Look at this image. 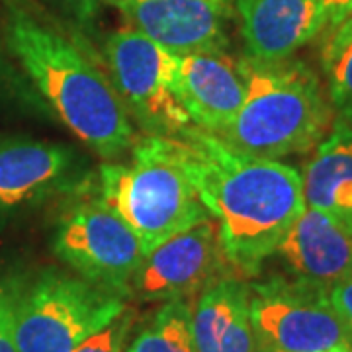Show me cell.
<instances>
[{"instance_id": "obj_1", "label": "cell", "mask_w": 352, "mask_h": 352, "mask_svg": "<svg viewBox=\"0 0 352 352\" xmlns=\"http://www.w3.org/2000/svg\"><path fill=\"white\" fill-rule=\"evenodd\" d=\"M173 143L217 226L227 263L243 276H256L305 210L302 175L274 159L235 151L196 126Z\"/></svg>"}, {"instance_id": "obj_2", "label": "cell", "mask_w": 352, "mask_h": 352, "mask_svg": "<svg viewBox=\"0 0 352 352\" xmlns=\"http://www.w3.org/2000/svg\"><path fill=\"white\" fill-rule=\"evenodd\" d=\"M8 45L25 75L76 138L102 159H118L133 143V126L112 80L61 34L12 10Z\"/></svg>"}, {"instance_id": "obj_3", "label": "cell", "mask_w": 352, "mask_h": 352, "mask_svg": "<svg viewBox=\"0 0 352 352\" xmlns=\"http://www.w3.org/2000/svg\"><path fill=\"white\" fill-rule=\"evenodd\" d=\"M247 98L229 126L217 133L231 149L263 159L298 155L317 147L333 127L335 112L314 69L300 59H239Z\"/></svg>"}, {"instance_id": "obj_4", "label": "cell", "mask_w": 352, "mask_h": 352, "mask_svg": "<svg viewBox=\"0 0 352 352\" xmlns=\"http://www.w3.org/2000/svg\"><path fill=\"white\" fill-rule=\"evenodd\" d=\"M131 153V164H102L100 198L133 229L147 256L164 241L212 217L176 155L173 138L147 135Z\"/></svg>"}, {"instance_id": "obj_5", "label": "cell", "mask_w": 352, "mask_h": 352, "mask_svg": "<svg viewBox=\"0 0 352 352\" xmlns=\"http://www.w3.org/2000/svg\"><path fill=\"white\" fill-rule=\"evenodd\" d=\"M127 309V300L78 274L39 272L18 288L16 342L20 352H75Z\"/></svg>"}, {"instance_id": "obj_6", "label": "cell", "mask_w": 352, "mask_h": 352, "mask_svg": "<svg viewBox=\"0 0 352 352\" xmlns=\"http://www.w3.org/2000/svg\"><path fill=\"white\" fill-rule=\"evenodd\" d=\"M76 194L80 198L59 217L53 251L80 278L131 298L133 278L145 261L141 241L100 196Z\"/></svg>"}, {"instance_id": "obj_7", "label": "cell", "mask_w": 352, "mask_h": 352, "mask_svg": "<svg viewBox=\"0 0 352 352\" xmlns=\"http://www.w3.org/2000/svg\"><path fill=\"white\" fill-rule=\"evenodd\" d=\"M106 61L124 108L149 135L175 138L194 126L175 92V55L133 28L106 39Z\"/></svg>"}, {"instance_id": "obj_8", "label": "cell", "mask_w": 352, "mask_h": 352, "mask_svg": "<svg viewBox=\"0 0 352 352\" xmlns=\"http://www.w3.org/2000/svg\"><path fill=\"white\" fill-rule=\"evenodd\" d=\"M251 323L258 349L325 352L351 346L329 289L298 278L251 284Z\"/></svg>"}, {"instance_id": "obj_9", "label": "cell", "mask_w": 352, "mask_h": 352, "mask_svg": "<svg viewBox=\"0 0 352 352\" xmlns=\"http://www.w3.org/2000/svg\"><path fill=\"white\" fill-rule=\"evenodd\" d=\"M226 263L215 221H201L145 256L133 278L131 296L143 302L190 300L221 278Z\"/></svg>"}, {"instance_id": "obj_10", "label": "cell", "mask_w": 352, "mask_h": 352, "mask_svg": "<svg viewBox=\"0 0 352 352\" xmlns=\"http://www.w3.org/2000/svg\"><path fill=\"white\" fill-rule=\"evenodd\" d=\"M85 164L71 147L28 138H0V215L22 212L85 186Z\"/></svg>"}, {"instance_id": "obj_11", "label": "cell", "mask_w": 352, "mask_h": 352, "mask_svg": "<svg viewBox=\"0 0 352 352\" xmlns=\"http://www.w3.org/2000/svg\"><path fill=\"white\" fill-rule=\"evenodd\" d=\"M133 30L173 55L227 47V6L214 0H112Z\"/></svg>"}, {"instance_id": "obj_12", "label": "cell", "mask_w": 352, "mask_h": 352, "mask_svg": "<svg viewBox=\"0 0 352 352\" xmlns=\"http://www.w3.org/2000/svg\"><path fill=\"white\" fill-rule=\"evenodd\" d=\"M175 92L190 122L208 133H221L247 98L239 61L223 51L175 55Z\"/></svg>"}, {"instance_id": "obj_13", "label": "cell", "mask_w": 352, "mask_h": 352, "mask_svg": "<svg viewBox=\"0 0 352 352\" xmlns=\"http://www.w3.org/2000/svg\"><path fill=\"white\" fill-rule=\"evenodd\" d=\"M247 57L282 61L294 57L327 25L323 0H235Z\"/></svg>"}, {"instance_id": "obj_14", "label": "cell", "mask_w": 352, "mask_h": 352, "mask_svg": "<svg viewBox=\"0 0 352 352\" xmlns=\"http://www.w3.org/2000/svg\"><path fill=\"white\" fill-rule=\"evenodd\" d=\"M274 254L298 280L325 289L352 278V235L307 206Z\"/></svg>"}, {"instance_id": "obj_15", "label": "cell", "mask_w": 352, "mask_h": 352, "mask_svg": "<svg viewBox=\"0 0 352 352\" xmlns=\"http://www.w3.org/2000/svg\"><path fill=\"white\" fill-rule=\"evenodd\" d=\"M196 352H254L251 323V284L227 274L198 294L192 307Z\"/></svg>"}, {"instance_id": "obj_16", "label": "cell", "mask_w": 352, "mask_h": 352, "mask_svg": "<svg viewBox=\"0 0 352 352\" xmlns=\"http://www.w3.org/2000/svg\"><path fill=\"white\" fill-rule=\"evenodd\" d=\"M302 180L305 206L352 235V127L335 126L317 145Z\"/></svg>"}, {"instance_id": "obj_17", "label": "cell", "mask_w": 352, "mask_h": 352, "mask_svg": "<svg viewBox=\"0 0 352 352\" xmlns=\"http://www.w3.org/2000/svg\"><path fill=\"white\" fill-rule=\"evenodd\" d=\"M321 59L335 126L352 127V16L329 30Z\"/></svg>"}, {"instance_id": "obj_18", "label": "cell", "mask_w": 352, "mask_h": 352, "mask_svg": "<svg viewBox=\"0 0 352 352\" xmlns=\"http://www.w3.org/2000/svg\"><path fill=\"white\" fill-rule=\"evenodd\" d=\"M190 321L192 305L188 300L164 302L139 329L126 352H196Z\"/></svg>"}, {"instance_id": "obj_19", "label": "cell", "mask_w": 352, "mask_h": 352, "mask_svg": "<svg viewBox=\"0 0 352 352\" xmlns=\"http://www.w3.org/2000/svg\"><path fill=\"white\" fill-rule=\"evenodd\" d=\"M133 327H135V314L129 311L127 307L116 321L85 340L75 352H126Z\"/></svg>"}, {"instance_id": "obj_20", "label": "cell", "mask_w": 352, "mask_h": 352, "mask_svg": "<svg viewBox=\"0 0 352 352\" xmlns=\"http://www.w3.org/2000/svg\"><path fill=\"white\" fill-rule=\"evenodd\" d=\"M20 284L0 276V352H20L16 342V300Z\"/></svg>"}, {"instance_id": "obj_21", "label": "cell", "mask_w": 352, "mask_h": 352, "mask_svg": "<svg viewBox=\"0 0 352 352\" xmlns=\"http://www.w3.org/2000/svg\"><path fill=\"white\" fill-rule=\"evenodd\" d=\"M329 300L339 315L346 340L352 346V278L329 289Z\"/></svg>"}, {"instance_id": "obj_22", "label": "cell", "mask_w": 352, "mask_h": 352, "mask_svg": "<svg viewBox=\"0 0 352 352\" xmlns=\"http://www.w3.org/2000/svg\"><path fill=\"white\" fill-rule=\"evenodd\" d=\"M59 10L67 14L76 24L90 25L100 10L104 0H51Z\"/></svg>"}, {"instance_id": "obj_23", "label": "cell", "mask_w": 352, "mask_h": 352, "mask_svg": "<svg viewBox=\"0 0 352 352\" xmlns=\"http://www.w3.org/2000/svg\"><path fill=\"white\" fill-rule=\"evenodd\" d=\"M325 14H327L329 30L342 24L352 16V0H323Z\"/></svg>"}, {"instance_id": "obj_24", "label": "cell", "mask_w": 352, "mask_h": 352, "mask_svg": "<svg viewBox=\"0 0 352 352\" xmlns=\"http://www.w3.org/2000/svg\"><path fill=\"white\" fill-rule=\"evenodd\" d=\"M325 352H352V346H337V349H331Z\"/></svg>"}, {"instance_id": "obj_25", "label": "cell", "mask_w": 352, "mask_h": 352, "mask_svg": "<svg viewBox=\"0 0 352 352\" xmlns=\"http://www.w3.org/2000/svg\"><path fill=\"white\" fill-rule=\"evenodd\" d=\"M217 4H221V6H229V0H214Z\"/></svg>"}, {"instance_id": "obj_26", "label": "cell", "mask_w": 352, "mask_h": 352, "mask_svg": "<svg viewBox=\"0 0 352 352\" xmlns=\"http://www.w3.org/2000/svg\"><path fill=\"white\" fill-rule=\"evenodd\" d=\"M254 352H278V351H268V349H258V346H256V351Z\"/></svg>"}]
</instances>
